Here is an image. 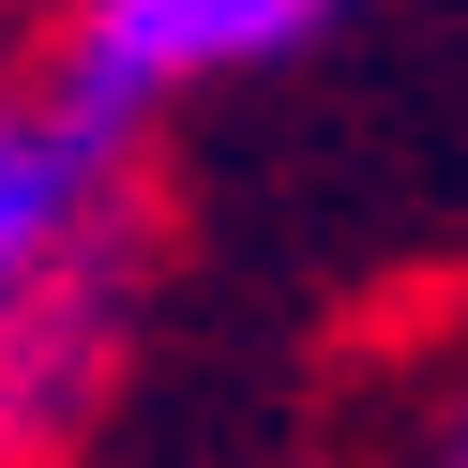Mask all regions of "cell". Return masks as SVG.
I'll return each instance as SVG.
<instances>
[{"mask_svg":"<svg viewBox=\"0 0 468 468\" xmlns=\"http://www.w3.org/2000/svg\"><path fill=\"white\" fill-rule=\"evenodd\" d=\"M438 468H468V393H453V423H438Z\"/></svg>","mask_w":468,"mask_h":468,"instance_id":"obj_3","label":"cell"},{"mask_svg":"<svg viewBox=\"0 0 468 468\" xmlns=\"http://www.w3.org/2000/svg\"><path fill=\"white\" fill-rule=\"evenodd\" d=\"M333 0H76V46H61V91L91 122H136L152 91L182 76H227V61H272L303 46Z\"/></svg>","mask_w":468,"mask_h":468,"instance_id":"obj_2","label":"cell"},{"mask_svg":"<svg viewBox=\"0 0 468 468\" xmlns=\"http://www.w3.org/2000/svg\"><path fill=\"white\" fill-rule=\"evenodd\" d=\"M16 106H31V91H0V122H16Z\"/></svg>","mask_w":468,"mask_h":468,"instance_id":"obj_4","label":"cell"},{"mask_svg":"<svg viewBox=\"0 0 468 468\" xmlns=\"http://www.w3.org/2000/svg\"><path fill=\"white\" fill-rule=\"evenodd\" d=\"M106 378H122V212L61 242L31 287H0V468L76 453Z\"/></svg>","mask_w":468,"mask_h":468,"instance_id":"obj_1","label":"cell"}]
</instances>
